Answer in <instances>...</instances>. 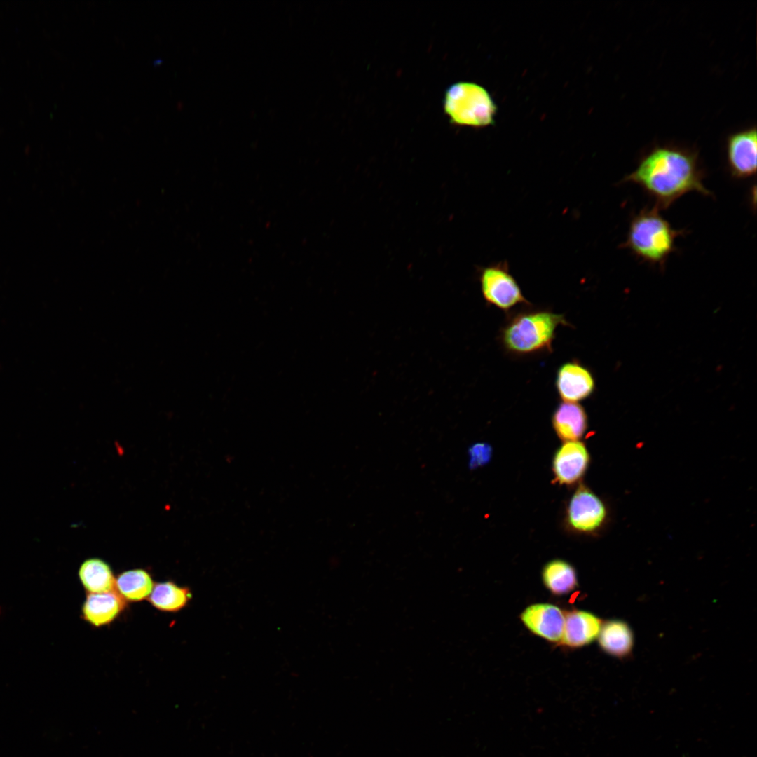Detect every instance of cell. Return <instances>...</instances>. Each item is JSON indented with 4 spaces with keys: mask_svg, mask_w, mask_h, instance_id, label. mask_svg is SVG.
I'll return each instance as SVG.
<instances>
[{
    "mask_svg": "<svg viewBox=\"0 0 757 757\" xmlns=\"http://www.w3.org/2000/svg\"><path fill=\"white\" fill-rule=\"evenodd\" d=\"M697 152L674 146H657L647 153L625 181L641 187L655 199V207L668 208L683 195L711 193L703 184Z\"/></svg>",
    "mask_w": 757,
    "mask_h": 757,
    "instance_id": "6da1fadb",
    "label": "cell"
},
{
    "mask_svg": "<svg viewBox=\"0 0 757 757\" xmlns=\"http://www.w3.org/2000/svg\"><path fill=\"white\" fill-rule=\"evenodd\" d=\"M568 325L562 314L547 310L522 311L507 322L500 340L506 350L517 355L550 351L557 329Z\"/></svg>",
    "mask_w": 757,
    "mask_h": 757,
    "instance_id": "7a4b0ae2",
    "label": "cell"
},
{
    "mask_svg": "<svg viewBox=\"0 0 757 757\" xmlns=\"http://www.w3.org/2000/svg\"><path fill=\"white\" fill-rule=\"evenodd\" d=\"M683 233L673 229L657 207L645 208L632 218L622 247L646 262L662 265L675 250L676 238Z\"/></svg>",
    "mask_w": 757,
    "mask_h": 757,
    "instance_id": "3957f363",
    "label": "cell"
},
{
    "mask_svg": "<svg viewBox=\"0 0 757 757\" xmlns=\"http://www.w3.org/2000/svg\"><path fill=\"white\" fill-rule=\"evenodd\" d=\"M443 106L451 123L472 127L493 124L497 110L487 90L469 81L451 85L445 92Z\"/></svg>",
    "mask_w": 757,
    "mask_h": 757,
    "instance_id": "277c9868",
    "label": "cell"
},
{
    "mask_svg": "<svg viewBox=\"0 0 757 757\" xmlns=\"http://www.w3.org/2000/svg\"><path fill=\"white\" fill-rule=\"evenodd\" d=\"M478 275L481 292L487 303L503 311H509L517 305H531L510 273L506 261L482 266Z\"/></svg>",
    "mask_w": 757,
    "mask_h": 757,
    "instance_id": "5b68a950",
    "label": "cell"
},
{
    "mask_svg": "<svg viewBox=\"0 0 757 757\" xmlns=\"http://www.w3.org/2000/svg\"><path fill=\"white\" fill-rule=\"evenodd\" d=\"M608 518L604 502L583 485L575 491L566 506V525L577 533L594 535L605 527Z\"/></svg>",
    "mask_w": 757,
    "mask_h": 757,
    "instance_id": "8992f818",
    "label": "cell"
},
{
    "mask_svg": "<svg viewBox=\"0 0 757 757\" xmlns=\"http://www.w3.org/2000/svg\"><path fill=\"white\" fill-rule=\"evenodd\" d=\"M756 127L729 135L726 140V158L730 174L737 179L751 177L756 173Z\"/></svg>",
    "mask_w": 757,
    "mask_h": 757,
    "instance_id": "52a82bcc",
    "label": "cell"
},
{
    "mask_svg": "<svg viewBox=\"0 0 757 757\" xmlns=\"http://www.w3.org/2000/svg\"><path fill=\"white\" fill-rule=\"evenodd\" d=\"M590 461L587 448L580 440L565 442L555 451L552 468L557 482L571 485L587 471Z\"/></svg>",
    "mask_w": 757,
    "mask_h": 757,
    "instance_id": "ba28073f",
    "label": "cell"
},
{
    "mask_svg": "<svg viewBox=\"0 0 757 757\" xmlns=\"http://www.w3.org/2000/svg\"><path fill=\"white\" fill-rule=\"evenodd\" d=\"M555 386L563 402L577 403L593 393L595 381L587 367L578 361H569L557 369Z\"/></svg>",
    "mask_w": 757,
    "mask_h": 757,
    "instance_id": "9c48e42d",
    "label": "cell"
},
{
    "mask_svg": "<svg viewBox=\"0 0 757 757\" xmlns=\"http://www.w3.org/2000/svg\"><path fill=\"white\" fill-rule=\"evenodd\" d=\"M523 624L533 634L550 642H560L565 614L557 606L535 603L526 607L520 615Z\"/></svg>",
    "mask_w": 757,
    "mask_h": 757,
    "instance_id": "30bf717a",
    "label": "cell"
},
{
    "mask_svg": "<svg viewBox=\"0 0 757 757\" xmlns=\"http://www.w3.org/2000/svg\"><path fill=\"white\" fill-rule=\"evenodd\" d=\"M601 620L594 614L573 610L565 614L561 643L570 648H580L594 641L599 636Z\"/></svg>",
    "mask_w": 757,
    "mask_h": 757,
    "instance_id": "8fae6325",
    "label": "cell"
},
{
    "mask_svg": "<svg viewBox=\"0 0 757 757\" xmlns=\"http://www.w3.org/2000/svg\"><path fill=\"white\" fill-rule=\"evenodd\" d=\"M552 427L563 441H577L587 429V416L578 403L562 402L556 407L552 416Z\"/></svg>",
    "mask_w": 757,
    "mask_h": 757,
    "instance_id": "7c38bea8",
    "label": "cell"
},
{
    "mask_svg": "<svg viewBox=\"0 0 757 757\" xmlns=\"http://www.w3.org/2000/svg\"><path fill=\"white\" fill-rule=\"evenodd\" d=\"M124 601L115 592L92 593L83 603L82 612L86 620L94 626H102L113 621L122 611Z\"/></svg>",
    "mask_w": 757,
    "mask_h": 757,
    "instance_id": "4fadbf2b",
    "label": "cell"
},
{
    "mask_svg": "<svg viewBox=\"0 0 757 757\" xmlns=\"http://www.w3.org/2000/svg\"><path fill=\"white\" fill-rule=\"evenodd\" d=\"M634 641L633 632L627 622L611 620L602 624L599 643L607 654L618 658L627 657L632 652Z\"/></svg>",
    "mask_w": 757,
    "mask_h": 757,
    "instance_id": "5bb4252c",
    "label": "cell"
},
{
    "mask_svg": "<svg viewBox=\"0 0 757 757\" xmlns=\"http://www.w3.org/2000/svg\"><path fill=\"white\" fill-rule=\"evenodd\" d=\"M545 587L557 596L566 595L578 586L575 568L568 562L554 559L547 563L542 571Z\"/></svg>",
    "mask_w": 757,
    "mask_h": 757,
    "instance_id": "9a60e30c",
    "label": "cell"
},
{
    "mask_svg": "<svg viewBox=\"0 0 757 757\" xmlns=\"http://www.w3.org/2000/svg\"><path fill=\"white\" fill-rule=\"evenodd\" d=\"M79 575L83 587L91 593L112 592L116 587L109 566L100 559L92 558L83 561Z\"/></svg>",
    "mask_w": 757,
    "mask_h": 757,
    "instance_id": "2e32d148",
    "label": "cell"
},
{
    "mask_svg": "<svg viewBox=\"0 0 757 757\" xmlns=\"http://www.w3.org/2000/svg\"><path fill=\"white\" fill-rule=\"evenodd\" d=\"M116 587L125 599L137 601L149 596L154 585L150 575L146 571L134 569L120 574L116 580Z\"/></svg>",
    "mask_w": 757,
    "mask_h": 757,
    "instance_id": "e0dca14e",
    "label": "cell"
},
{
    "mask_svg": "<svg viewBox=\"0 0 757 757\" xmlns=\"http://www.w3.org/2000/svg\"><path fill=\"white\" fill-rule=\"evenodd\" d=\"M188 589L168 582L156 585L149 595L154 606L164 611H177L185 606L191 598Z\"/></svg>",
    "mask_w": 757,
    "mask_h": 757,
    "instance_id": "ac0fdd59",
    "label": "cell"
},
{
    "mask_svg": "<svg viewBox=\"0 0 757 757\" xmlns=\"http://www.w3.org/2000/svg\"><path fill=\"white\" fill-rule=\"evenodd\" d=\"M492 456V449L486 443H475L468 449L469 467L477 468L486 465Z\"/></svg>",
    "mask_w": 757,
    "mask_h": 757,
    "instance_id": "d6986e66",
    "label": "cell"
}]
</instances>
